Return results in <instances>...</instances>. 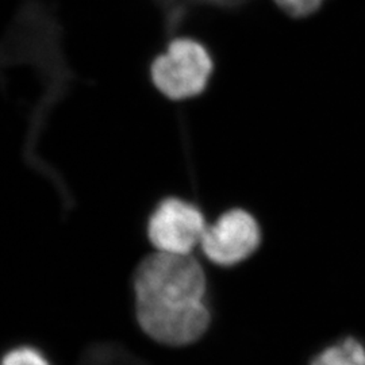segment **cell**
<instances>
[{"label": "cell", "mask_w": 365, "mask_h": 365, "mask_svg": "<svg viewBox=\"0 0 365 365\" xmlns=\"http://www.w3.org/2000/svg\"><path fill=\"white\" fill-rule=\"evenodd\" d=\"M133 287L138 325L158 344L185 346L207 331L206 274L191 255L148 256L135 269Z\"/></svg>", "instance_id": "obj_1"}, {"label": "cell", "mask_w": 365, "mask_h": 365, "mask_svg": "<svg viewBox=\"0 0 365 365\" xmlns=\"http://www.w3.org/2000/svg\"><path fill=\"white\" fill-rule=\"evenodd\" d=\"M215 63L209 48L197 38L170 39L149 66L152 86L173 102L195 99L209 88Z\"/></svg>", "instance_id": "obj_2"}, {"label": "cell", "mask_w": 365, "mask_h": 365, "mask_svg": "<svg viewBox=\"0 0 365 365\" xmlns=\"http://www.w3.org/2000/svg\"><path fill=\"white\" fill-rule=\"evenodd\" d=\"M207 223L195 205L167 197L157 205L148 221V238L156 252L187 256L200 247Z\"/></svg>", "instance_id": "obj_3"}, {"label": "cell", "mask_w": 365, "mask_h": 365, "mask_svg": "<svg viewBox=\"0 0 365 365\" xmlns=\"http://www.w3.org/2000/svg\"><path fill=\"white\" fill-rule=\"evenodd\" d=\"M260 226L248 211L235 209L209 225L200 242L203 255L221 267L249 259L260 247Z\"/></svg>", "instance_id": "obj_4"}, {"label": "cell", "mask_w": 365, "mask_h": 365, "mask_svg": "<svg viewBox=\"0 0 365 365\" xmlns=\"http://www.w3.org/2000/svg\"><path fill=\"white\" fill-rule=\"evenodd\" d=\"M310 365H365L364 345L357 339H342L317 354Z\"/></svg>", "instance_id": "obj_5"}, {"label": "cell", "mask_w": 365, "mask_h": 365, "mask_svg": "<svg viewBox=\"0 0 365 365\" xmlns=\"http://www.w3.org/2000/svg\"><path fill=\"white\" fill-rule=\"evenodd\" d=\"M0 365H52L43 353L33 346H16L4 353Z\"/></svg>", "instance_id": "obj_6"}, {"label": "cell", "mask_w": 365, "mask_h": 365, "mask_svg": "<svg viewBox=\"0 0 365 365\" xmlns=\"http://www.w3.org/2000/svg\"><path fill=\"white\" fill-rule=\"evenodd\" d=\"M276 7L294 19L309 18L319 11L325 0H272Z\"/></svg>", "instance_id": "obj_7"}]
</instances>
